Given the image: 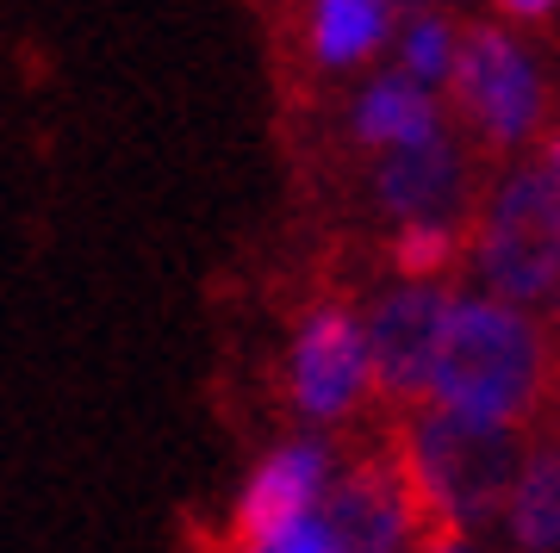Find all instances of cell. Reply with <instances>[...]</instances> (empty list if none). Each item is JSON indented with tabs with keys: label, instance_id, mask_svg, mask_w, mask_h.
Wrapping results in <instances>:
<instances>
[{
	"label": "cell",
	"instance_id": "cell-1",
	"mask_svg": "<svg viewBox=\"0 0 560 553\" xmlns=\"http://www.w3.org/2000/svg\"><path fill=\"white\" fill-rule=\"evenodd\" d=\"M393 460L411 497V541L436 548V541H460V529L504 516V497L523 467V435L430 404L405 423Z\"/></svg>",
	"mask_w": 560,
	"mask_h": 553
},
{
	"label": "cell",
	"instance_id": "cell-5",
	"mask_svg": "<svg viewBox=\"0 0 560 553\" xmlns=\"http://www.w3.org/2000/svg\"><path fill=\"white\" fill-rule=\"evenodd\" d=\"M455 293L430 286V280H405L393 293L374 298V311L361 317V342H368V386H381L393 404H418L430 392V367H436V342L448 323Z\"/></svg>",
	"mask_w": 560,
	"mask_h": 553
},
{
	"label": "cell",
	"instance_id": "cell-15",
	"mask_svg": "<svg viewBox=\"0 0 560 553\" xmlns=\"http://www.w3.org/2000/svg\"><path fill=\"white\" fill-rule=\"evenodd\" d=\"M243 553H342L337 548V534L324 529V516H300V522H287V529H275L268 541H256V548H243Z\"/></svg>",
	"mask_w": 560,
	"mask_h": 553
},
{
	"label": "cell",
	"instance_id": "cell-20",
	"mask_svg": "<svg viewBox=\"0 0 560 553\" xmlns=\"http://www.w3.org/2000/svg\"><path fill=\"white\" fill-rule=\"evenodd\" d=\"M386 7H393V0H386ZM405 7H411V0H405Z\"/></svg>",
	"mask_w": 560,
	"mask_h": 553
},
{
	"label": "cell",
	"instance_id": "cell-2",
	"mask_svg": "<svg viewBox=\"0 0 560 553\" xmlns=\"http://www.w3.org/2000/svg\"><path fill=\"white\" fill-rule=\"evenodd\" d=\"M430 404L517 430L548 398V342L517 305L455 298L430 367Z\"/></svg>",
	"mask_w": 560,
	"mask_h": 553
},
{
	"label": "cell",
	"instance_id": "cell-10",
	"mask_svg": "<svg viewBox=\"0 0 560 553\" xmlns=\"http://www.w3.org/2000/svg\"><path fill=\"white\" fill-rule=\"evenodd\" d=\"M436 131H442L436 99L405 75L368 81V94L355 99V138L368 143V150H405V143L436 138Z\"/></svg>",
	"mask_w": 560,
	"mask_h": 553
},
{
	"label": "cell",
	"instance_id": "cell-13",
	"mask_svg": "<svg viewBox=\"0 0 560 553\" xmlns=\"http://www.w3.org/2000/svg\"><path fill=\"white\" fill-rule=\"evenodd\" d=\"M455 256H460V231L455 224H405L399 237H393V261H399L411 280L448 274Z\"/></svg>",
	"mask_w": 560,
	"mask_h": 553
},
{
	"label": "cell",
	"instance_id": "cell-9",
	"mask_svg": "<svg viewBox=\"0 0 560 553\" xmlns=\"http://www.w3.org/2000/svg\"><path fill=\"white\" fill-rule=\"evenodd\" d=\"M460 193H467V168H460V150L448 131L405 143V150H386L381 199L386 212H399L405 224H455Z\"/></svg>",
	"mask_w": 560,
	"mask_h": 553
},
{
	"label": "cell",
	"instance_id": "cell-4",
	"mask_svg": "<svg viewBox=\"0 0 560 553\" xmlns=\"http://www.w3.org/2000/svg\"><path fill=\"white\" fill-rule=\"evenodd\" d=\"M448 87H455V106L467 113V125L480 131V143L492 150H511L536 131L541 113V81L529 69L517 44L504 38L499 25H480L455 44V62H448Z\"/></svg>",
	"mask_w": 560,
	"mask_h": 553
},
{
	"label": "cell",
	"instance_id": "cell-6",
	"mask_svg": "<svg viewBox=\"0 0 560 553\" xmlns=\"http://www.w3.org/2000/svg\"><path fill=\"white\" fill-rule=\"evenodd\" d=\"M293 404L312 423H337L361 404L368 392V342H361V317L342 298L312 305V317L293 337V367H287Z\"/></svg>",
	"mask_w": 560,
	"mask_h": 553
},
{
	"label": "cell",
	"instance_id": "cell-8",
	"mask_svg": "<svg viewBox=\"0 0 560 553\" xmlns=\"http://www.w3.org/2000/svg\"><path fill=\"white\" fill-rule=\"evenodd\" d=\"M324 485H330V455H324L318 442H280L275 455L249 473V485H243V497H237V516H231L237 548H256V541H268L275 529L312 516Z\"/></svg>",
	"mask_w": 560,
	"mask_h": 553
},
{
	"label": "cell",
	"instance_id": "cell-7",
	"mask_svg": "<svg viewBox=\"0 0 560 553\" xmlns=\"http://www.w3.org/2000/svg\"><path fill=\"white\" fill-rule=\"evenodd\" d=\"M324 529L337 534L342 553H399L411 541V497H405L399 460H361L337 485H324Z\"/></svg>",
	"mask_w": 560,
	"mask_h": 553
},
{
	"label": "cell",
	"instance_id": "cell-18",
	"mask_svg": "<svg viewBox=\"0 0 560 553\" xmlns=\"http://www.w3.org/2000/svg\"><path fill=\"white\" fill-rule=\"evenodd\" d=\"M418 553H467L460 541H436V548H418Z\"/></svg>",
	"mask_w": 560,
	"mask_h": 553
},
{
	"label": "cell",
	"instance_id": "cell-11",
	"mask_svg": "<svg viewBox=\"0 0 560 553\" xmlns=\"http://www.w3.org/2000/svg\"><path fill=\"white\" fill-rule=\"evenodd\" d=\"M504 522L523 553H560V442L523 455L517 485L504 497Z\"/></svg>",
	"mask_w": 560,
	"mask_h": 553
},
{
	"label": "cell",
	"instance_id": "cell-12",
	"mask_svg": "<svg viewBox=\"0 0 560 553\" xmlns=\"http://www.w3.org/2000/svg\"><path fill=\"white\" fill-rule=\"evenodd\" d=\"M312 57L324 69H349V62L374 57L393 32V7L386 0H312Z\"/></svg>",
	"mask_w": 560,
	"mask_h": 553
},
{
	"label": "cell",
	"instance_id": "cell-3",
	"mask_svg": "<svg viewBox=\"0 0 560 553\" xmlns=\"http://www.w3.org/2000/svg\"><path fill=\"white\" fill-rule=\"evenodd\" d=\"M474 261L499 305H541L560 293V187L548 168H517L499 180Z\"/></svg>",
	"mask_w": 560,
	"mask_h": 553
},
{
	"label": "cell",
	"instance_id": "cell-19",
	"mask_svg": "<svg viewBox=\"0 0 560 553\" xmlns=\"http://www.w3.org/2000/svg\"><path fill=\"white\" fill-rule=\"evenodd\" d=\"M548 392H555V404H560V367H548Z\"/></svg>",
	"mask_w": 560,
	"mask_h": 553
},
{
	"label": "cell",
	"instance_id": "cell-17",
	"mask_svg": "<svg viewBox=\"0 0 560 553\" xmlns=\"http://www.w3.org/2000/svg\"><path fill=\"white\" fill-rule=\"evenodd\" d=\"M548 175H555V187H560V138H548V162H541Z\"/></svg>",
	"mask_w": 560,
	"mask_h": 553
},
{
	"label": "cell",
	"instance_id": "cell-16",
	"mask_svg": "<svg viewBox=\"0 0 560 553\" xmlns=\"http://www.w3.org/2000/svg\"><path fill=\"white\" fill-rule=\"evenodd\" d=\"M499 13H511V20H541V13H555V0H499Z\"/></svg>",
	"mask_w": 560,
	"mask_h": 553
},
{
	"label": "cell",
	"instance_id": "cell-14",
	"mask_svg": "<svg viewBox=\"0 0 560 553\" xmlns=\"http://www.w3.org/2000/svg\"><path fill=\"white\" fill-rule=\"evenodd\" d=\"M448 62H455V32L442 20H411L399 38V75L430 87V81H448Z\"/></svg>",
	"mask_w": 560,
	"mask_h": 553
}]
</instances>
